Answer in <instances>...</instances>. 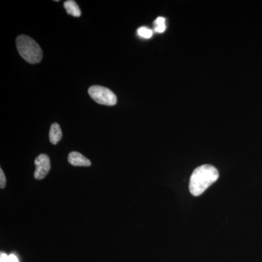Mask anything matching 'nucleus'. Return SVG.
Instances as JSON below:
<instances>
[{
    "instance_id": "nucleus-1",
    "label": "nucleus",
    "mask_w": 262,
    "mask_h": 262,
    "mask_svg": "<svg viewBox=\"0 0 262 262\" xmlns=\"http://www.w3.org/2000/svg\"><path fill=\"white\" fill-rule=\"evenodd\" d=\"M220 173L214 166L203 165L193 171L189 181V191L194 196H200L218 180Z\"/></svg>"
},
{
    "instance_id": "nucleus-2",
    "label": "nucleus",
    "mask_w": 262,
    "mask_h": 262,
    "mask_svg": "<svg viewBox=\"0 0 262 262\" xmlns=\"http://www.w3.org/2000/svg\"><path fill=\"white\" fill-rule=\"evenodd\" d=\"M16 46L20 56L28 63L34 64L42 60V49L32 38L26 35L18 36L16 39Z\"/></svg>"
},
{
    "instance_id": "nucleus-3",
    "label": "nucleus",
    "mask_w": 262,
    "mask_h": 262,
    "mask_svg": "<svg viewBox=\"0 0 262 262\" xmlns=\"http://www.w3.org/2000/svg\"><path fill=\"white\" fill-rule=\"evenodd\" d=\"M90 96L99 104L114 106L117 103V96L111 90L103 86H91L89 90Z\"/></svg>"
},
{
    "instance_id": "nucleus-4",
    "label": "nucleus",
    "mask_w": 262,
    "mask_h": 262,
    "mask_svg": "<svg viewBox=\"0 0 262 262\" xmlns=\"http://www.w3.org/2000/svg\"><path fill=\"white\" fill-rule=\"evenodd\" d=\"M34 164L36 166L34 178L37 180H42L51 170V160L47 155L41 154L34 160Z\"/></svg>"
},
{
    "instance_id": "nucleus-5",
    "label": "nucleus",
    "mask_w": 262,
    "mask_h": 262,
    "mask_svg": "<svg viewBox=\"0 0 262 262\" xmlns=\"http://www.w3.org/2000/svg\"><path fill=\"white\" fill-rule=\"evenodd\" d=\"M68 161L71 165H74V166L89 167L91 165V160L77 151H72L70 153Z\"/></svg>"
},
{
    "instance_id": "nucleus-6",
    "label": "nucleus",
    "mask_w": 262,
    "mask_h": 262,
    "mask_svg": "<svg viewBox=\"0 0 262 262\" xmlns=\"http://www.w3.org/2000/svg\"><path fill=\"white\" fill-rule=\"evenodd\" d=\"M62 136L63 134L60 125L58 123H53L51 125L49 133V139L51 144L54 145L58 144L61 140Z\"/></svg>"
},
{
    "instance_id": "nucleus-7",
    "label": "nucleus",
    "mask_w": 262,
    "mask_h": 262,
    "mask_svg": "<svg viewBox=\"0 0 262 262\" xmlns=\"http://www.w3.org/2000/svg\"><path fill=\"white\" fill-rule=\"evenodd\" d=\"M63 6H64L66 11H67L69 15H72L74 17L80 16V9L75 1H73V0L66 1Z\"/></svg>"
},
{
    "instance_id": "nucleus-8",
    "label": "nucleus",
    "mask_w": 262,
    "mask_h": 262,
    "mask_svg": "<svg viewBox=\"0 0 262 262\" xmlns=\"http://www.w3.org/2000/svg\"><path fill=\"white\" fill-rule=\"evenodd\" d=\"M155 32L158 33H163L166 29L165 25V18L163 17H158L154 21Z\"/></svg>"
},
{
    "instance_id": "nucleus-9",
    "label": "nucleus",
    "mask_w": 262,
    "mask_h": 262,
    "mask_svg": "<svg viewBox=\"0 0 262 262\" xmlns=\"http://www.w3.org/2000/svg\"><path fill=\"white\" fill-rule=\"evenodd\" d=\"M137 34L139 37L144 38V39H149V38L152 37L153 31L147 28V27H141L138 29Z\"/></svg>"
},
{
    "instance_id": "nucleus-10",
    "label": "nucleus",
    "mask_w": 262,
    "mask_h": 262,
    "mask_svg": "<svg viewBox=\"0 0 262 262\" xmlns=\"http://www.w3.org/2000/svg\"><path fill=\"white\" fill-rule=\"evenodd\" d=\"M6 185V178L4 172H3V169H0V188L1 189H4Z\"/></svg>"
},
{
    "instance_id": "nucleus-11",
    "label": "nucleus",
    "mask_w": 262,
    "mask_h": 262,
    "mask_svg": "<svg viewBox=\"0 0 262 262\" xmlns=\"http://www.w3.org/2000/svg\"><path fill=\"white\" fill-rule=\"evenodd\" d=\"M6 262H18V259L14 254H10Z\"/></svg>"
},
{
    "instance_id": "nucleus-12",
    "label": "nucleus",
    "mask_w": 262,
    "mask_h": 262,
    "mask_svg": "<svg viewBox=\"0 0 262 262\" xmlns=\"http://www.w3.org/2000/svg\"><path fill=\"white\" fill-rule=\"evenodd\" d=\"M8 256L4 253H1L0 255V262H6L8 260Z\"/></svg>"
}]
</instances>
